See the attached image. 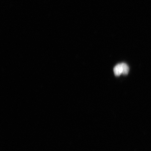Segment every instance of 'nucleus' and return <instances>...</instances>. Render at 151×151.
I'll return each mask as SVG.
<instances>
[{
  "label": "nucleus",
  "instance_id": "1",
  "mask_svg": "<svg viewBox=\"0 0 151 151\" xmlns=\"http://www.w3.org/2000/svg\"><path fill=\"white\" fill-rule=\"evenodd\" d=\"M114 74L116 76H119L123 73V68L122 63H119L116 65L113 68Z\"/></svg>",
  "mask_w": 151,
  "mask_h": 151
},
{
  "label": "nucleus",
  "instance_id": "2",
  "mask_svg": "<svg viewBox=\"0 0 151 151\" xmlns=\"http://www.w3.org/2000/svg\"><path fill=\"white\" fill-rule=\"evenodd\" d=\"M122 68H123V73L122 74L126 75L128 74L129 70V66L125 63H122Z\"/></svg>",
  "mask_w": 151,
  "mask_h": 151
}]
</instances>
